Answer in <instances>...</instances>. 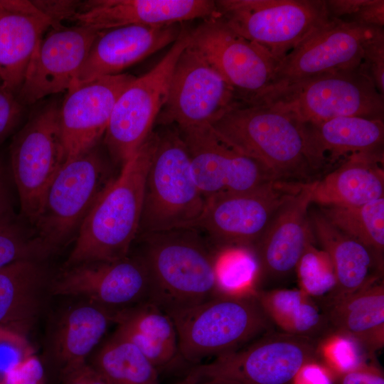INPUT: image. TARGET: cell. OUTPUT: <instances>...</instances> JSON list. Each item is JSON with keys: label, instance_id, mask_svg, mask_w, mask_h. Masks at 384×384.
Returning <instances> with one entry per match:
<instances>
[{"label": "cell", "instance_id": "1", "mask_svg": "<svg viewBox=\"0 0 384 384\" xmlns=\"http://www.w3.org/2000/svg\"><path fill=\"white\" fill-rule=\"evenodd\" d=\"M210 126L228 145L278 180L305 178L321 166L304 124L259 100L238 97Z\"/></svg>", "mask_w": 384, "mask_h": 384}, {"label": "cell", "instance_id": "2", "mask_svg": "<svg viewBox=\"0 0 384 384\" xmlns=\"http://www.w3.org/2000/svg\"><path fill=\"white\" fill-rule=\"evenodd\" d=\"M156 143L154 129L122 166L82 223L65 267L87 262L116 261L130 253L138 234L146 178Z\"/></svg>", "mask_w": 384, "mask_h": 384}, {"label": "cell", "instance_id": "3", "mask_svg": "<svg viewBox=\"0 0 384 384\" xmlns=\"http://www.w3.org/2000/svg\"><path fill=\"white\" fill-rule=\"evenodd\" d=\"M151 279L150 302L169 316L218 295L215 248L195 228L139 235Z\"/></svg>", "mask_w": 384, "mask_h": 384}, {"label": "cell", "instance_id": "4", "mask_svg": "<svg viewBox=\"0 0 384 384\" xmlns=\"http://www.w3.org/2000/svg\"><path fill=\"white\" fill-rule=\"evenodd\" d=\"M249 98L302 124L347 116L383 119L384 95L362 65L266 89Z\"/></svg>", "mask_w": 384, "mask_h": 384}, {"label": "cell", "instance_id": "5", "mask_svg": "<svg viewBox=\"0 0 384 384\" xmlns=\"http://www.w3.org/2000/svg\"><path fill=\"white\" fill-rule=\"evenodd\" d=\"M156 131L157 143L146 178L137 236L193 228L206 203L177 127L160 126Z\"/></svg>", "mask_w": 384, "mask_h": 384}, {"label": "cell", "instance_id": "6", "mask_svg": "<svg viewBox=\"0 0 384 384\" xmlns=\"http://www.w3.org/2000/svg\"><path fill=\"white\" fill-rule=\"evenodd\" d=\"M170 316L177 334L178 357L192 365L235 351L275 329L256 294L217 295Z\"/></svg>", "mask_w": 384, "mask_h": 384}, {"label": "cell", "instance_id": "7", "mask_svg": "<svg viewBox=\"0 0 384 384\" xmlns=\"http://www.w3.org/2000/svg\"><path fill=\"white\" fill-rule=\"evenodd\" d=\"M100 144L67 160L45 195L33 224L34 237L47 255L78 233L95 203L118 174Z\"/></svg>", "mask_w": 384, "mask_h": 384}, {"label": "cell", "instance_id": "8", "mask_svg": "<svg viewBox=\"0 0 384 384\" xmlns=\"http://www.w3.org/2000/svg\"><path fill=\"white\" fill-rule=\"evenodd\" d=\"M317 360V339L273 329L208 363L192 365L176 384H294L300 370Z\"/></svg>", "mask_w": 384, "mask_h": 384}, {"label": "cell", "instance_id": "9", "mask_svg": "<svg viewBox=\"0 0 384 384\" xmlns=\"http://www.w3.org/2000/svg\"><path fill=\"white\" fill-rule=\"evenodd\" d=\"M218 16L279 62L330 20L323 0H218Z\"/></svg>", "mask_w": 384, "mask_h": 384}, {"label": "cell", "instance_id": "10", "mask_svg": "<svg viewBox=\"0 0 384 384\" xmlns=\"http://www.w3.org/2000/svg\"><path fill=\"white\" fill-rule=\"evenodd\" d=\"M190 41L191 30L183 27L160 61L137 77L118 97L103 137L107 154L116 166L122 167L152 133L167 98L174 66Z\"/></svg>", "mask_w": 384, "mask_h": 384}, {"label": "cell", "instance_id": "11", "mask_svg": "<svg viewBox=\"0 0 384 384\" xmlns=\"http://www.w3.org/2000/svg\"><path fill=\"white\" fill-rule=\"evenodd\" d=\"M59 107L50 102L29 117L10 145V162L23 215L33 225L46 191L67 160Z\"/></svg>", "mask_w": 384, "mask_h": 384}, {"label": "cell", "instance_id": "12", "mask_svg": "<svg viewBox=\"0 0 384 384\" xmlns=\"http://www.w3.org/2000/svg\"><path fill=\"white\" fill-rule=\"evenodd\" d=\"M302 183L271 180L249 191L210 198L193 228L214 248L255 249L277 210Z\"/></svg>", "mask_w": 384, "mask_h": 384}, {"label": "cell", "instance_id": "13", "mask_svg": "<svg viewBox=\"0 0 384 384\" xmlns=\"http://www.w3.org/2000/svg\"><path fill=\"white\" fill-rule=\"evenodd\" d=\"M238 98L236 92L189 43L174 66L167 98L155 125H211Z\"/></svg>", "mask_w": 384, "mask_h": 384}, {"label": "cell", "instance_id": "14", "mask_svg": "<svg viewBox=\"0 0 384 384\" xmlns=\"http://www.w3.org/2000/svg\"><path fill=\"white\" fill-rule=\"evenodd\" d=\"M55 295L85 298L119 311L150 302L151 279L139 253L112 262H87L65 267L51 285Z\"/></svg>", "mask_w": 384, "mask_h": 384}, {"label": "cell", "instance_id": "15", "mask_svg": "<svg viewBox=\"0 0 384 384\" xmlns=\"http://www.w3.org/2000/svg\"><path fill=\"white\" fill-rule=\"evenodd\" d=\"M190 45L240 98L265 90L277 64L268 50L235 32L219 16L191 30Z\"/></svg>", "mask_w": 384, "mask_h": 384}, {"label": "cell", "instance_id": "16", "mask_svg": "<svg viewBox=\"0 0 384 384\" xmlns=\"http://www.w3.org/2000/svg\"><path fill=\"white\" fill-rule=\"evenodd\" d=\"M178 129L188 154L194 181L206 201L278 180L259 162L225 142L210 125Z\"/></svg>", "mask_w": 384, "mask_h": 384}, {"label": "cell", "instance_id": "17", "mask_svg": "<svg viewBox=\"0 0 384 384\" xmlns=\"http://www.w3.org/2000/svg\"><path fill=\"white\" fill-rule=\"evenodd\" d=\"M373 28L331 18L278 62L266 89L360 66Z\"/></svg>", "mask_w": 384, "mask_h": 384}, {"label": "cell", "instance_id": "18", "mask_svg": "<svg viewBox=\"0 0 384 384\" xmlns=\"http://www.w3.org/2000/svg\"><path fill=\"white\" fill-rule=\"evenodd\" d=\"M97 31L74 25L51 26L36 47L16 94L23 105L68 91L75 82Z\"/></svg>", "mask_w": 384, "mask_h": 384}, {"label": "cell", "instance_id": "19", "mask_svg": "<svg viewBox=\"0 0 384 384\" xmlns=\"http://www.w3.org/2000/svg\"><path fill=\"white\" fill-rule=\"evenodd\" d=\"M136 78L129 73L103 76L75 83L66 92L59 121L67 160L100 144L118 97Z\"/></svg>", "mask_w": 384, "mask_h": 384}, {"label": "cell", "instance_id": "20", "mask_svg": "<svg viewBox=\"0 0 384 384\" xmlns=\"http://www.w3.org/2000/svg\"><path fill=\"white\" fill-rule=\"evenodd\" d=\"M311 202V183L299 189L277 210L254 249L259 263L257 291L295 272L306 247L312 243L307 210Z\"/></svg>", "mask_w": 384, "mask_h": 384}, {"label": "cell", "instance_id": "21", "mask_svg": "<svg viewBox=\"0 0 384 384\" xmlns=\"http://www.w3.org/2000/svg\"><path fill=\"white\" fill-rule=\"evenodd\" d=\"M218 17L211 0H89L80 1L72 22L100 31L129 25L182 24Z\"/></svg>", "mask_w": 384, "mask_h": 384}, {"label": "cell", "instance_id": "22", "mask_svg": "<svg viewBox=\"0 0 384 384\" xmlns=\"http://www.w3.org/2000/svg\"><path fill=\"white\" fill-rule=\"evenodd\" d=\"M183 28L181 24L129 25L98 31L74 84L122 73L173 44Z\"/></svg>", "mask_w": 384, "mask_h": 384}, {"label": "cell", "instance_id": "23", "mask_svg": "<svg viewBox=\"0 0 384 384\" xmlns=\"http://www.w3.org/2000/svg\"><path fill=\"white\" fill-rule=\"evenodd\" d=\"M51 26L32 1L0 0V78L16 95L36 47Z\"/></svg>", "mask_w": 384, "mask_h": 384}, {"label": "cell", "instance_id": "24", "mask_svg": "<svg viewBox=\"0 0 384 384\" xmlns=\"http://www.w3.org/2000/svg\"><path fill=\"white\" fill-rule=\"evenodd\" d=\"M329 331L348 336L370 356L384 346V283L373 282L346 296L316 302Z\"/></svg>", "mask_w": 384, "mask_h": 384}, {"label": "cell", "instance_id": "25", "mask_svg": "<svg viewBox=\"0 0 384 384\" xmlns=\"http://www.w3.org/2000/svg\"><path fill=\"white\" fill-rule=\"evenodd\" d=\"M380 149L350 154L323 179L311 182V202L323 206H356L383 197Z\"/></svg>", "mask_w": 384, "mask_h": 384}, {"label": "cell", "instance_id": "26", "mask_svg": "<svg viewBox=\"0 0 384 384\" xmlns=\"http://www.w3.org/2000/svg\"><path fill=\"white\" fill-rule=\"evenodd\" d=\"M311 227L329 256L336 278L334 291L324 299L353 294L381 279L383 263L366 245L334 226L322 213L311 214Z\"/></svg>", "mask_w": 384, "mask_h": 384}, {"label": "cell", "instance_id": "27", "mask_svg": "<svg viewBox=\"0 0 384 384\" xmlns=\"http://www.w3.org/2000/svg\"><path fill=\"white\" fill-rule=\"evenodd\" d=\"M46 272L39 259H24L0 268V328L19 334L36 317Z\"/></svg>", "mask_w": 384, "mask_h": 384}, {"label": "cell", "instance_id": "28", "mask_svg": "<svg viewBox=\"0 0 384 384\" xmlns=\"http://www.w3.org/2000/svg\"><path fill=\"white\" fill-rule=\"evenodd\" d=\"M116 331L132 342L157 368L178 357L177 334L171 316L146 302L116 312Z\"/></svg>", "mask_w": 384, "mask_h": 384}, {"label": "cell", "instance_id": "29", "mask_svg": "<svg viewBox=\"0 0 384 384\" xmlns=\"http://www.w3.org/2000/svg\"><path fill=\"white\" fill-rule=\"evenodd\" d=\"M304 124L321 165L327 152L335 160L347 154L380 149L383 143V119L347 116Z\"/></svg>", "mask_w": 384, "mask_h": 384}, {"label": "cell", "instance_id": "30", "mask_svg": "<svg viewBox=\"0 0 384 384\" xmlns=\"http://www.w3.org/2000/svg\"><path fill=\"white\" fill-rule=\"evenodd\" d=\"M116 311L89 302L70 309L59 323L54 351L63 373L86 363V358L100 342Z\"/></svg>", "mask_w": 384, "mask_h": 384}, {"label": "cell", "instance_id": "31", "mask_svg": "<svg viewBox=\"0 0 384 384\" xmlns=\"http://www.w3.org/2000/svg\"><path fill=\"white\" fill-rule=\"evenodd\" d=\"M256 297L278 331L317 340L330 331L316 302L299 289L259 290Z\"/></svg>", "mask_w": 384, "mask_h": 384}, {"label": "cell", "instance_id": "32", "mask_svg": "<svg viewBox=\"0 0 384 384\" xmlns=\"http://www.w3.org/2000/svg\"><path fill=\"white\" fill-rule=\"evenodd\" d=\"M92 366L110 384H161L158 369L116 331L97 353Z\"/></svg>", "mask_w": 384, "mask_h": 384}, {"label": "cell", "instance_id": "33", "mask_svg": "<svg viewBox=\"0 0 384 384\" xmlns=\"http://www.w3.org/2000/svg\"><path fill=\"white\" fill-rule=\"evenodd\" d=\"M322 214L336 228L368 247L383 263V197L356 206H324Z\"/></svg>", "mask_w": 384, "mask_h": 384}, {"label": "cell", "instance_id": "34", "mask_svg": "<svg viewBox=\"0 0 384 384\" xmlns=\"http://www.w3.org/2000/svg\"><path fill=\"white\" fill-rule=\"evenodd\" d=\"M213 268L218 295L241 297L256 294L259 263L253 248H215Z\"/></svg>", "mask_w": 384, "mask_h": 384}, {"label": "cell", "instance_id": "35", "mask_svg": "<svg viewBox=\"0 0 384 384\" xmlns=\"http://www.w3.org/2000/svg\"><path fill=\"white\" fill-rule=\"evenodd\" d=\"M295 272L299 289L316 302L330 296L336 288V278L329 256L312 243L306 247Z\"/></svg>", "mask_w": 384, "mask_h": 384}, {"label": "cell", "instance_id": "36", "mask_svg": "<svg viewBox=\"0 0 384 384\" xmlns=\"http://www.w3.org/2000/svg\"><path fill=\"white\" fill-rule=\"evenodd\" d=\"M318 353L321 361L335 375L366 362V358H370L354 340L331 331L318 340Z\"/></svg>", "mask_w": 384, "mask_h": 384}, {"label": "cell", "instance_id": "37", "mask_svg": "<svg viewBox=\"0 0 384 384\" xmlns=\"http://www.w3.org/2000/svg\"><path fill=\"white\" fill-rule=\"evenodd\" d=\"M47 255L39 241L12 220H0V268L24 259Z\"/></svg>", "mask_w": 384, "mask_h": 384}, {"label": "cell", "instance_id": "38", "mask_svg": "<svg viewBox=\"0 0 384 384\" xmlns=\"http://www.w3.org/2000/svg\"><path fill=\"white\" fill-rule=\"evenodd\" d=\"M361 65L384 95V29L373 27L364 45Z\"/></svg>", "mask_w": 384, "mask_h": 384}, {"label": "cell", "instance_id": "39", "mask_svg": "<svg viewBox=\"0 0 384 384\" xmlns=\"http://www.w3.org/2000/svg\"><path fill=\"white\" fill-rule=\"evenodd\" d=\"M33 354L23 335L6 330L0 336V383L8 372Z\"/></svg>", "mask_w": 384, "mask_h": 384}, {"label": "cell", "instance_id": "40", "mask_svg": "<svg viewBox=\"0 0 384 384\" xmlns=\"http://www.w3.org/2000/svg\"><path fill=\"white\" fill-rule=\"evenodd\" d=\"M23 106L14 92L0 83V143L18 125L23 114Z\"/></svg>", "mask_w": 384, "mask_h": 384}, {"label": "cell", "instance_id": "41", "mask_svg": "<svg viewBox=\"0 0 384 384\" xmlns=\"http://www.w3.org/2000/svg\"><path fill=\"white\" fill-rule=\"evenodd\" d=\"M0 384H45L43 364L34 353L8 372Z\"/></svg>", "mask_w": 384, "mask_h": 384}, {"label": "cell", "instance_id": "42", "mask_svg": "<svg viewBox=\"0 0 384 384\" xmlns=\"http://www.w3.org/2000/svg\"><path fill=\"white\" fill-rule=\"evenodd\" d=\"M334 384H384V375L376 365L364 362L336 374Z\"/></svg>", "mask_w": 384, "mask_h": 384}, {"label": "cell", "instance_id": "43", "mask_svg": "<svg viewBox=\"0 0 384 384\" xmlns=\"http://www.w3.org/2000/svg\"><path fill=\"white\" fill-rule=\"evenodd\" d=\"M81 1H32L35 6L46 14L52 26L64 24L63 21H71Z\"/></svg>", "mask_w": 384, "mask_h": 384}, {"label": "cell", "instance_id": "44", "mask_svg": "<svg viewBox=\"0 0 384 384\" xmlns=\"http://www.w3.org/2000/svg\"><path fill=\"white\" fill-rule=\"evenodd\" d=\"M347 21L367 27H384V1L366 0L358 11Z\"/></svg>", "mask_w": 384, "mask_h": 384}, {"label": "cell", "instance_id": "45", "mask_svg": "<svg viewBox=\"0 0 384 384\" xmlns=\"http://www.w3.org/2000/svg\"><path fill=\"white\" fill-rule=\"evenodd\" d=\"M64 384H110L92 366L87 363L65 373Z\"/></svg>", "mask_w": 384, "mask_h": 384}, {"label": "cell", "instance_id": "46", "mask_svg": "<svg viewBox=\"0 0 384 384\" xmlns=\"http://www.w3.org/2000/svg\"><path fill=\"white\" fill-rule=\"evenodd\" d=\"M366 0H326V9L330 18L347 21L353 16Z\"/></svg>", "mask_w": 384, "mask_h": 384}, {"label": "cell", "instance_id": "47", "mask_svg": "<svg viewBox=\"0 0 384 384\" xmlns=\"http://www.w3.org/2000/svg\"><path fill=\"white\" fill-rule=\"evenodd\" d=\"M15 220V215L5 179L4 169L0 160V220Z\"/></svg>", "mask_w": 384, "mask_h": 384}, {"label": "cell", "instance_id": "48", "mask_svg": "<svg viewBox=\"0 0 384 384\" xmlns=\"http://www.w3.org/2000/svg\"><path fill=\"white\" fill-rule=\"evenodd\" d=\"M7 330L6 329L0 328V336Z\"/></svg>", "mask_w": 384, "mask_h": 384}, {"label": "cell", "instance_id": "49", "mask_svg": "<svg viewBox=\"0 0 384 384\" xmlns=\"http://www.w3.org/2000/svg\"><path fill=\"white\" fill-rule=\"evenodd\" d=\"M0 83H2V82H1V78H0Z\"/></svg>", "mask_w": 384, "mask_h": 384}]
</instances>
